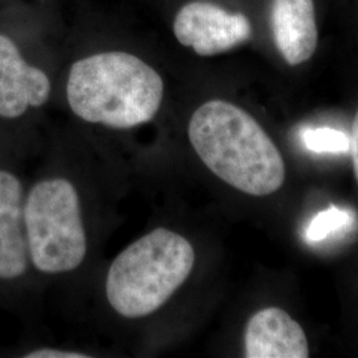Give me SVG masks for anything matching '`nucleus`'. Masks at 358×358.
<instances>
[{
  "label": "nucleus",
  "mask_w": 358,
  "mask_h": 358,
  "mask_svg": "<svg viewBox=\"0 0 358 358\" xmlns=\"http://www.w3.org/2000/svg\"><path fill=\"white\" fill-rule=\"evenodd\" d=\"M187 136L201 161L234 189L252 196L282 189V153L266 129L242 106L223 99L201 103L190 117Z\"/></svg>",
  "instance_id": "obj_1"
},
{
  "label": "nucleus",
  "mask_w": 358,
  "mask_h": 358,
  "mask_svg": "<svg viewBox=\"0 0 358 358\" xmlns=\"http://www.w3.org/2000/svg\"><path fill=\"white\" fill-rule=\"evenodd\" d=\"M65 90L68 105L80 120L122 130L153 120L164 101L165 83L141 57L106 51L73 63Z\"/></svg>",
  "instance_id": "obj_2"
},
{
  "label": "nucleus",
  "mask_w": 358,
  "mask_h": 358,
  "mask_svg": "<svg viewBox=\"0 0 358 358\" xmlns=\"http://www.w3.org/2000/svg\"><path fill=\"white\" fill-rule=\"evenodd\" d=\"M195 251L176 231L158 227L128 245L110 264L106 299L125 319H142L164 307L192 273Z\"/></svg>",
  "instance_id": "obj_3"
},
{
  "label": "nucleus",
  "mask_w": 358,
  "mask_h": 358,
  "mask_svg": "<svg viewBox=\"0 0 358 358\" xmlns=\"http://www.w3.org/2000/svg\"><path fill=\"white\" fill-rule=\"evenodd\" d=\"M29 259L43 273H65L78 268L88 250L76 187L65 178L36 183L24 203Z\"/></svg>",
  "instance_id": "obj_4"
},
{
  "label": "nucleus",
  "mask_w": 358,
  "mask_h": 358,
  "mask_svg": "<svg viewBox=\"0 0 358 358\" xmlns=\"http://www.w3.org/2000/svg\"><path fill=\"white\" fill-rule=\"evenodd\" d=\"M179 44L201 57H214L266 36L264 10L254 13L224 0H187L173 19Z\"/></svg>",
  "instance_id": "obj_5"
},
{
  "label": "nucleus",
  "mask_w": 358,
  "mask_h": 358,
  "mask_svg": "<svg viewBox=\"0 0 358 358\" xmlns=\"http://www.w3.org/2000/svg\"><path fill=\"white\" fill-rule=\"evenodd\" d=\"M266 38L288 66L309 63L320 44L317 0H263Z\"/></svg>",
  "instance_id": "obj_6"
},
{
  "label": "nucleus",
  "mask_w": 358,
  "mask_h": 358,
  "mask_svg": "<svg viewBox=\"0 0 358 358\" xmlns=\"http://www.w3.org/2000/svg\"><path fill=\"white\" fill-rule=\"evenodd\" d=\"M51 80L27 63L13 38L0 34V117L13 120L50 100Z\"/></svg>",
  "instance_id": "obj_7"
},
{
  "label": "nucleus",
  "mask_w": 358,
  "mask_h": 358,
  "mask_svg": "<svg viewBox=\"0 0 358 358\" xmlns=\"http://www.w3.org/2000/svg\"><path fill=\"white\" fill-rule=\"evenodd\" d=\"M248 358H307L309 345L301 325L280 308L257 310L244 331Z\"/></svg>",
  "instance_id": "obj_8"
},
{
  "label": "nucleus",
  "mask_w": 358,
  "mask_h": 358,
  "mask_svg": "<svg viewBox=\"0 0 358 358\" xmlns=\"http://www.w3.org/2000/svg\"><path fill=\"white\" fill-rule=\"evenodd\" d=\"M28 262L23 186L10 171L0 170V279L23 276Z\"/></svg>",
  "instance_id": "obj_9"
},
{
  "label": "nucleus",
  "mask_w": 358,
  "mask_h": 358,
  "mask_svg": "<svg viewBox=\"0 0 358 358\" xmlns=\"http://www.w3.org/2000/svg\"><path fill=\"white\" fill-rule=\"evenodd\" d=\"M356 222L355 214L337 206H329L328 208L317 213L308 224L304 238L308 243L315 244L325 241L341 231L349 229Z\"/></svg>",
  "instance_id": "obj_10"
},
{
  "label": "nucleus",
  "mask_w": 358,
  "mask_h": 358,
  "mask_svg": "<svg viewBox=\"0 0 358 358\" xmlns=\"http://www.w3.org/2000/svg\"><path fill=\"white\" fill-rule=\"evenodd\" d=\"M303 143L312 153L345 154L349 152V134L332 128L306 129Z\"/></svg>",
  "instance_id": "obj_11"
},
{
  "label": "nucleus",
  "mask_w": 358,
  "mask_h": 358,
  "mask_svg": "<svg viewBox=\"0 0 358 358\" xmlns=\"http://www.w3.org/2000/svg\"><path fill=\"white\" fill-rule=\"evenodd\" d=\"M27 358H90V355H84L81 352H71V350H62V349H52V348H43L36 349L31 353L26 355Z\"/></svg>",
  "instance_id": "obj_12"
},
{
  "label": "nucleus",
  "mask_w": 358,
  "mask_h": 358,
  "mask_svg": "<svg viewBox=\"0 0 358 358\" xmlns=\"http://www.w3.org/2000/svg\"><path fill=\"white\" fill-rule=\"evenodd\" d=\"M349 153L352 155V162H353V170H355V177L358 183V109L353 117L352 128L349 133Z\"/></svg>",
  "instance_id": "obj_13"
}]
</instances>
